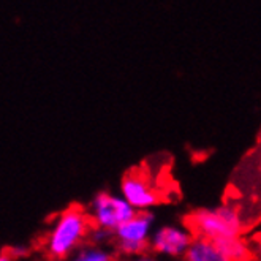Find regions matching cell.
Wrapping results in <instances>:
<instances>
[{
  "instance_id": "obj_10",
  "label": "cell",
  "mask_w": 261,
  "mask_h": 261,
  "mask_svg": "<svg viewBox=\"0 0 261 261\" xmlns=\"http://www.w3.org/2000/svg\"><path fill=\"white\" fill-rule=\"evenodd\" d=\"M114 241V231L108 228H103L98 225H92L90 233H89V242L95 245H105Z\"/></svg>"
},
{
  "instance_id": "obj_13",
  "label": "cell",
  "mask_w": 261,
  "mask_h": 261,
  "mask_svg": "<svg viewBox=\"0 0 261 261\" xmlns=\"http://www.w3.org/2000/svg\"><path fill=\"white\" fill-rule=\"evenodd\" d=\"M0 261H14V258L8 252H4L2 256H0Z\"/></svg>"
},
{
  "instance_id": "obj_12",
  "label": "cell",
  "mask_w": 261,
  "mask_h": 261,
  "mask_svg": "<svg viewBox=\"0 0 261 261\" xmlns=\"http://www.w3.org/2000/svg\"><path fill=\"white\" fill-rule=\"evenodd\" d=\"M130 261H157V258H155V255H153V253H143V255L133 256Z\"/></svg>"
},
{
  "instance_id": "obj_1",
  "label": "cell",
  "mask_w": 261,
  "mask_h": 261,
  "mask_svg": "<svg viewBox=\"0 0 261 261\" xmlns=\"http://www.w3.org/2000/svg\"><path fill=\"white\" fill-rule=\"evenodd\" d=\"M89 212L80 206H70L56 217L46 236L44 247L53 259H65L89 241L92 228Z\"/></svg>"
},
{
  "instance_id": "obj_3",
  "label": "cell",
  "mask_w": 261,
  "mask_h": 261,
  "mask_svg": "<svg viewBox=\"0 0 261 261\" xmlns=\"http://www.w3.org/2000/svg\"><path fill=\"white\" fill-rule=\"evenodd\" d=\"M155 216L150 211H138L135 216L122 223L114 231V247L122 256H138L149 250L150 236L153 233Z\"/></svg>"
},
{
  "instance_id": "obj_7",
  "label": "cell",
  "mask_w": 261,
  "mask_h": 261,
  "mask_svg": "<svg viewBox=\"0 0 261 261\" xmlns=\"http://www.w3.org/2000/svg\"><path fill=\"white\" fill-rule=\"evenodd\" d=\"M184 261H229V259L214 239L195 236L189 250L186 252Z\"/></svg>"
},
{
  "instance_id": "obj_5",
  "label": "cell",
  "mask_w": 261,
  "mask_h": 261,
  "mask_svg": "<svg viewBox=\"0 0 261 261\" xmlns=\"http://www.w3.org/2000/svg\"><path fill=\"white\" fill-rule=\"evenodd\" d=\"M195 234L189 226L163 225L153 229L149 242V250L153 255L165 258H184L189 250Z\"/></svg>"
},
{
  "instance_id": "obj_4",
  "label": "cell",
  "mask_w": 261,
  "mask_h": 261,
  "mask_svg": "<svg viewBox=\"0 0 261 261\" xmlns=\"http://www.w3.org/2000/svg\"><path fill=\"white\" fill-rule=\"evenodd\" d=\"M136 212L138 211L124 196L111 192L97 193L89 206V216L92 219V223L113 229V231H116L122 223L130 220Z\"/></svg>"
},
{
  "instance_id": "obj_14",
  "label": "cell",
  "mask_w": 261,
  "mask_h": 261,
  "mask_svg": "<svg viewBox=\"0 0 261 261\" xmlns=\"http://www.w3.org/2000/svg\"><path fill=\"white\" fill-rule=\"evenodd\" d=\"M244 261H255V259H250V258H247V259H244Z\"/></svg>"
},
{
  "instance_id": "obj_2",
  "label": "cell",
  "mask_w": 261,
  "mask_h": 261,
  "mask_svg": "<svg viewBox=\"0 0 261 261\" xmlns=\"http://www.w3.org/2000/svg\"><path fill=\"white\" fill-rule=\"evenodd\" d=\"M186 225L195 236H203L214 241L239 238L244 229L241 214L231 204L198 209L187 216Z\"/></svg>"
},
{
  "instance_id": "obj_11",
  "label": "cell",
  "mask_w": 261,
  "mask_h": 261,
  "mask_svg": "<svg viewBox=\"0 0 261 261\" xmlns=\"http://www.w3.org/2000/svg\"><path fill=\"white\" fill-rule=\"evenodd\" d=\"M7 252H8L14 259H18V258H21V256H24V255L27 253V249H25V247H21V245H18V247H10Z\"/></svg>"
},
{
  "instance_id": "obj_6",
  "label": "cell",
  "mask_w": 261,
  "mask_h": 261,
  "mask_svg": "<svg viewBox=\"0 0 261 261\" xmlns=\"http://www.w3.org/2000/svg\"><path fill=\"white\" fill-rule=\"evenodd\" d=\"M120 195L136 209L149 211L160 204V195L155 187L149 182V179L140 171H130L124 176L120 182Z\"/></svg>"
},
{
  "instance_id": "obj_9",
  "label": "cell",
  "mask_w": 261,
  "mask_h": 261,
  "mask_svg": "<svg viewBox=\"0 0 261 261\" xmlns=\"http://www.w3.org/2000/svg\"><path fill=\"white\" fill-rule=\"evenodd\" d=\"M71 261H114V255L103 245L87 244L73 253Z\"/></svg>"
},
{
  "instance_id": "obj_8",
  "label": "cell",
  "mask_w": 261,
  "mask_h": 261,
  "mask_svg": "<svg viewBox=\"0 0 261 261\" xmlns=\"http://www.w3.org/2000/svg\"><path fill=\"white\" fill-rule=\"evenodd\" d=\"M219 247L222 252L228 256L229 261H244L250 258V250L247 247L241 236L239 238H225V239H217Z\"/></svg>"
}]
</instances>
